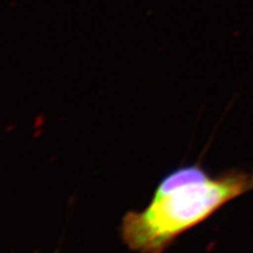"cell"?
Masks as SVG:
<instances>
[{
    "label": "cell",
    "instance_id": "7a4b0ae2",
    "mask_svg": "<svg viewBox=\"0 0 253 253\" xmlns=\"http://www.w3.org/2000/svg\"><path fill=\"white\" fill-rule=\"evenodd\" d=\"M251 186H253V179H252V182H251Z\"/></svg>",
    "mask_w": 253,
    "mask_h": 253
},
{
    "label": "cell",
    "instance_id": "6da1fadb",
    "mask_svg": "<svg viewBox=\"0 0 253 253\" xmlns=\"http://www.w3.org/2000/svg\"><path fill=\"white\" fill-rule=\"evenodd\" d=\"M250 186L244 176L211 177L198 166L176 168L158 182L147 207L125 213L120 236L132 252L163 253Z\"/></svg>",
    "mask_w": 253,
    "mask_h": 253
}]
</instances>
